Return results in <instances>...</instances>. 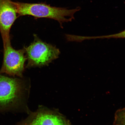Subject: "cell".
Returning <instances> with one entry per match:
<instances>
[{"label": "cell", "instance_id": "obj_1", "mask_svg": "<svg viewBox=\"0 0 125 125\" xmlns=\"http://www.w3.org/2000/svg\"><path fill=\"white\" fill-rule=\"evenodd\" d=\"M18 16L29 15L36 18H46L57 20L61 26L62 23L74 19V14L80 10L79 7L73 9L51 7L44 3H28L14 2Z\"/></svg>", "mask_w": 125, "mask_h": 125}, {"label": "cell", "instance_id": "obj_2", "mask_svg": "<svg viewBox=\"0 0 125 125\" xmlns=\"http://www.w3.org/2000/svg\"><path fill=\"white\" fill-rule=\"evenodd\" d=\"M34 36L33 42L24 48L28 60L27 68L47 65L58 58L60 52L58 48Z\"/></svg>", "mask_w": 125, "mask_h": 125}, {"label": "cell", "instance_id": "obj_3", "mask_svg": "<svg viewBox=\"0 0 125 125\" xmlns=\"http://www.w3.org/2000/svg\"><path fill=\"white\" fill-rule=\"evenodd\" d=\"M4 45V59L0 74L22 77L24 63L27 58L24 55V48L16 50L12 47L10 41Z\"/></svg>", "mask_w": 125, "mask_h": 125}, {"label": "cell", "instance_id": "obj_4", "mask_svg": "<svg viewBox=\"0 0 125 125\" xmlns=\"http://www.w3.org/2000/svg\"><path fill=\"white\" fill-rule=\"evenodd\" d=\"M22 89L21 81L0 75V109L12 108L19 102Z\"/></svg>", "mask_w": 125, "mask_h": 125}, {"label": "cell", "instance_id": "obj_5", "mask_svg": "<svg viewBox=\"0 0 125 125\" xmlns=\"http://www.w3.org/2000/svg\"><path fill=\"white\" fill-rule=\"evenodd\" d=\"M14 2L0 0V32L3 44L10 41L11 28L18 17Z\"/></svg>", "mask_w": 125, "mask_h": 125}, {"label": "cell", "instance_id": "obj_6", "mask_svg": "<svg viewBox=\"0 0 125 125\" xmlns=\"http://www.w3.org/2000/svg\"><path fill=\"white\" fill-rule=\"evenodd\" d=\"M27 122L29 125H71L60 114L44 110L37 112Z\"/></svg>", "mask_w": 125, "mask_h": 125}, {"label": "cell", "instance_id": "obj_7", "mask_svg": "<svg viewBox=\"0 0 125 125\" xmlns=\"http://www.w3.org/2000/svg\"><path fill=\"white\" fill-rule=\"evenodd\" d=\"M114 125H125V107L115 112Z\"/></svg>", "mask_w": 125, "mask_h": 125}, {"label": "cell", "instance_id": "obj_8", "mask_svg": "<svg viewBox=\"0 0 125 125\" xmlns=\"http://www.w3.org/2000/svg\"><path fill=\"white\" fill-rule=\"evenodd\" d=\"M93 39L125 38V30L122 32L112 35L94 36Z\"/></svg>", "mask_w": 125, "mask_h": 125}, {"label": "cell", "instance_id": "obj_9", "mask_svg": "<svg viewBox=\"0 0 125 125\" xmlns=\"http://www.w3.org/2000/svg\"><path fill=\"white\" fill-rule=\"evenodd\" d=\"M20 125H29V124L27 122H26L24 123H22V124Z\"/></svg>", "mask_w": 125, "mask_h": 125}]
</instances>
